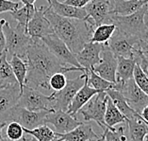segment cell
Listing matches in <instances>:
<instances>
[{
  "instance_id": "5",
  "label": "cell",
  "mask_w": 148,
  "mask_h": 141,
  "mask_svg": "<svg viewBox=\"0 0 148 141\" xmlns=\"http://www.w3.org/2000/svg\"><path fill=\"white\" fill-rule=\"evenodd\" d=\"M17 106L33 112L50 111L53 110L54 97L51 94L46 96L39 90L25 85L22 93L20 94Z\"/></svg>"
},
{
  "instance_id": "42",
  "label": "cell",
  "mask_w": 148,
  "mask_h": 141,
  "mask_svg": "<svg viewBox=\"0 0 148 141\" xmlns=\"http://www.w3.org/2000/svg\"><path fill=\"white\" fill-rule=\"evenodd\" d=\"M21 3H23L24 5H34L36 0H19Z\"/></svg>"
},
{
  "instance_id": "41",
  "label": "cell",
  "mask_w": 148,
  "mask_h": 141,
  "mask_svg": "<svg viewBox=\"0 0 148 141\" xmlns=\"http://www.w3.org/2000/svg\"><path fill=\"white\" fill-rule=\"evenodd\" d=\"M140 115V118H142V119L144 122H145V123H148V105H146L142 110Z\"/></svg>"
},
{
  "instance_id": "45",
  "label": "cell",
  "mask_w": 148,
  "mask_h": 141,
  "mask_svg": "<svg viewBox=\"0 0 148 141\" xmlns=\"http://www.w3.org/2000/svg\"><path fill=\"white\" fill-rule=\"evenodd\" d=\"M0 141H10L7 137H5V136H3L2 135H0Z\"/></svg>"
},
{
  "instance_id": "13",
  "label": "cell",
  "mask_w": 148,
  "mask_h": 141,
  "mask_svg": "<svg viewBox=\"0 0 148 141\" xmlns=\"http://www.w3.org/2000/svg\"><path fill=\"white\" fill-rule=\"evenodd\" d=\"M101 62L92 68V70L101 78L109 81L112 84H116V70H117V58L111 52L108 44L103 45L101 51Z\"/></svg>"
},
{
  "instance_id": "33",
  "label": "cell",
  "mask_w": 148,
  "mask_h": 141,
  "mask_svg": "<svg viewBox=\"0 0 148 141\" xmlns=\"http://www.w3.org/2000/svg\"><path fill=\"white\" fill-rule=\"evenodd\" d=\"M25 136L24 128L17 122H10L7 124L6 137L10 141H20Z\"/></svg>"
},
{
  "instance_id": "27",
  "label": "cell",
  "mask_w": 148,
  "mask_h": 141,
  "mask_svg": "<svg viewBox=\"0 0 148 141\" xmlns=\"http://www.w3.org/2000/svg\"><path fill=\"white\" fill-rule=\"evenodd\" d=\"M109 97V96H108ZM126 118L123 115L119 109L114 105L110 97H108L106 113H105V122L109 128H114L118 124L126 123Z\"/></svg>"
},
{
  "instance_id": "48",
  "label": "cell",
  "mask_w": 148,
  "mask_h": 141,
  "mask_svg": "<svg viewBox=\"0 0 148 141\" xmlns=\"http://www.w3.org/2000/svg\"><path fill=\"white\" fill-rule=\"evenodd\" d=\"M146 8H147V13H148V2L146 3Z\"/></svg>"
},
{
  "instance_id": "43",
  "label": "cell",
  "mask_w": 148,
  "mask_h": 141,
  "mask_svg": "<svg viewBox=\"0 0 148 141\" xmlns=\"http://www.w3.org/2000/svg\"><path fill=\"white\" fill-rule=\"evenodd\" d=\"M26 135H27V133H26ZM20 141H37V140H36V139H34L33 137H31L30 135H27V136L25 135V136H24L23 138L21 139Z\"/></svg>"
},
{
  "instance_id": "49",
  "label": "cell",
  "mask_w": 148,
  "mask_h": 141,
  "mask_svg": "<svg viewBox=\"0 0 148 141\" xmlns=\"http://www.w3.org/2000/svg\"><path fill=\"white\" fill-rule=\"evenodd\" d=\"M56 141H67V140H60V139H57Z\"/></svg>"
},
{
  "instance_id": "38",
  "label": "cell",
  "mask_w": 148,
  "mask_h": 141,
  "mask_svg": "<svg viewBox=\"0 0 148 141\" xmlns=\"http://www.w3.org/2000/svg\"><path fill=\"white\" fill-rule=\"evenodd\" d=\"M137 48L140 50V52L143 53V55L148 60V35L145 38L140 40L138 45H137Z\"/></svg>"
},
{
  "instance_id": "6",
  "label": "cell",
  "mask_w": 148,
  "mask_h": 141,
  "mask_svg": "<svg viewBox=\"0 0 148 141\" xmlns=\"http://www.w3.org/2000/svg\"><path fill=\"white\" fill-rule=\"evenodd\" d=\"M87 16L84 21L93 30L102 24H110L112 13L111 0H92L84 7Z\"/></svg>"
},
{
  "instance_id": "50",
  "label": "cell",
  "mask_w": 148,
  "mask_h": 141,
  "mask_svg": "<svg viewBox=\"0 0 148 141\" xmlns=\"http://www.w3.org/2000/svg\"><path fill=\"white\" fill-rule=\"evenodd\" d=\"M146 124H147V126H148V123H146Z\"/></svg>"
},
{
  "instance_id": "7",
  "label": "cell",
  "mask_w": 148,
  "mask_h": 141,
  "mask_svg": "<svg viewBox=\"0 0 148 141\" xmlns=\"http://www.w3.org/2000/svg\"><path fill=\"white\" fill-rule=\"evenodd\" d=\"M108 95L106 92H100L93 96L89 102L83 106L79 113L82 115L84 121H95L100 128L103 130L109 128L105 122Z\"/></svg>"
},
{
  "instance_id": "14",
  "label": "cell",
  "mask_w": 148,
  "mask_h": 141,
  "mask_svg": "<svg viewBox=\"0 0 148 141\" xmlns=\"http://www.w3.org/2000/svg\"><path fill=\"white\" fill-rule=\"evenodd\" d=\"M49 123L54 126L57 133L63 135L73 131L83 122L79 121L77 118L72 117L67 112L51 110L46 115V124Z\"/></svg>"
},
{
  "instance_id": "30",
  "label": "cell",
  "mask_w": 148,
  "mask_h": 141,
  "mask_svg": "<svg viewBox=\"0 0 148 141\" xmlns=\"http://www.w3.org/2000/svg\"><path fill=\"white\" fill-rule=\"evenodd\" d=\"M85 72L87 74V84L90 87L95 89L99 92H106L107 90L112 89L114 87L115 84H112V82L101 78L92 69L86 70Z\"/></svg>"
},
{
  "instance_id": "4",
  "label": "cell",
  "mask_w": 148,
  "mask_h": 141,
  "mask_svg": "<svg viewBox=\"0 0 148 141\" xmlns=\"http://www.w3.org/2000/svg\"><path fill=\"white\" fill-rule=\"evenodd\" d=\"M2 30L5 35L6 50L8 54L10 56H18L25 61L27 48L33 40L27 34V30L18 24L15 28H12L9 22L5 21L2 25Z\"/></svg>"
},
{
  "instance_id": "2",
  "label": "cell",
  "mask_w": 148,
  "mask_h": 141,
  "mask_svg": "<svg viewBox=\"0 0 148 141\" xmlns=\"http://www.w3.org/2000/svg\"><path fill=\"white\" fill-rule=\"evenodd\" d=\"M45 15L51 24L54 34L65 44L73 54H77L91 38L92 32L82 30L75 19L61 17L53 12L50 7L45 10Z\"/></svg>"
},
{
  "instance_id": "26",
  "label": "cell",
  "mask_w": 148,
  "mask_h": 141,
  "mask_svg": "<svg viewBox=\"0 0 148 141\" xmlns=\"http://www.w3.org/2000/svg\"><path fill=\"white\" fill-rule=\"evenodd\" d=\"M115 30H116V26L114 24H102L92 30L89 42L102 45L108 44V42L110 41Z\"/></svg>"
},
{
  "instance_id": "20",
  "label": "cell",
  "mask_w": 148,
  "mask_h": 141,
  "mask_svg": "<svg viewBox=\"0 0 148 141\" xmlns=\"http://www.w3.org/2000/svg\"><path fill=\"white\" fill-rule=\"evenodd\" d=\"M57 135L59 137L58 139L67 141H91L100 138V136L97 135L92 130V126L86 123H82L67 133H63V135L57 133Z\"/></svg>"
},
{
  "instance_id": "31",
  "label": "cell",
  "mask_w": 148,
  "mask_h": 141,
  "mask_svg": "<svg viewBox=\"0 0 148 141\" xmlns=\"http://www.w3.org/2000/svg\"><path fill=\"white\" fill-rule=\"evenodd\" d=\"M36 7L34 5H24L18 10L12 12L10 14L14 20L18 22V25L24 27L25 28H27V24L30 21V19L33 17L34 13L36 12Z\"/></svg>"
},
{
  "instance_id": "8",
  "label": "cell",
  "mask_w": 148,
  "mask_h": 141,
  "mask_svg": "<svg viewBox=\"0 0 148 141\" xmlns=\"http://www.w3.org/2000/svg\"><path fill=\"white\" fill-rule=\"evenodd\" d=\"M48 112L49 111L33 112L16 105L10 112L7 118V124L14 121L19 123L24 129L32 130L39 126L46 125V115Z\"/></svg>"
},
{
  "instance_id": "36",
  "label": "cell",
  "mask_w": 148,
  "mask_h": 141,
  "mask_svg": "<svg viewBox=\"0 0 148 141\" xmlns=\"http://www.w3.org/2000/svg\"><path fill=\"white\" fill-rule=\"evenodd\" d=\"M133 57H134V59H135L136 64L142 69V71L148 78V60L143 55V53L140 52V50L138 48H135Z\"/></svg>"
},
{
  "instance_id": "25",
  "label": "cell",
  "mask_w": 148,
  "mask_h": 141,
  "mask_svg": "<svg viewBox=\"0 0 148 141\" xmlns=\"http://www.w3.org/2000/svg\"><path fill=\"white\" fill-rule=\"evenodd\" d=\"M126 123L128 125L131 141H144L148 133V126L142 119L140 115L138 117L127 119Z\"/></svg>"
},
{
  "instance_id": "17",
  "label": "cell",
  "mask_w": 148,
  "mask_h": 141,
  "mask_svg": "<svg viewBox=\"0 0 148 141\" xmlns=\"http://www.w3.org/2000/svg\"><path fill=\"white\" fill-rule=\"evenodd\" d=\"M103 45L95 44V43L88 42L86 43L83 48L77 54H75L78 64L86 70L92 69L96 64L101 62V51Z\"/></svg>"
},
{
  "instance_id": "35",
  "label": "cell",
  "mask_w": 148,
  "mask_h": 141,
  "mask_svg": "<svg viewBox=\"0 0 148 141\" xmlns=\"http://www.w3.org/2000/svg\"><path fill=\"white\" fill-rule=\"evenodd\" d=\"M133 79H134L137 86H138L144 94H146L148 96V78L137 64L135 66L134 73H133Z\"/></svg>"
},
{
  "instance_id": "9",
  "label": "cell",
  "mask_w": 148,
  "mask_h": 141,
  "mask_svg": "<svg viewBox=\"0 0 148 141\" xmlns=\"http://www.w3.org/2000/svg\"><path fill=\"white\" fill-rule=\"evenodd\" d=\"M86 79H87V74L85 72V73L77 76V78L68 79L66 85L60 91L53 92L51 94L54 97L53 109L57 111L66 112L75 94L84 85Z\"/></svg>"
},
{
  "instance_id": "29",
  "label": "cell",
  "mask_w": 148,
  "mask_h": 141,
  "mask_svg": "<svg viewBox=\"0 0 148 141\" xmlns=\"http://www.w3.org/2000/svg\"><path fill=\"white\" fill-rule=\"evenodd\" d=\"M25 133L33 137L37 141H56L59 137L57 133L54 132L47 125H42L32 130L24 129Z\"/></svg>"
},
{
  "instance_id": "46",
  "label": "cell",
  "mask_w": 148,
  "mask_h": 141,
  "mask_svg": "<svg viewBox=\"0 0 148 141\" xmlns=\"http://www.w3.org/2000/svg\"><path fill=\"white\" fill-rule=\"evenodd\" d=\"M91 141H104V138H103L102 136H100L99 139H97V140H91Z\"/></svg>"
},
{
  "instance_id": "40",
  "label": "cell",
  "mask_w": 148,
  "mask_h": 141,
  "mask_svg": "<svg viewBox=\"0 0 148 141\" xmlns=\"http://www.w3.org/2000/svg\"><path fill=\"white\" fill-rule=\"evenodd\" d=\"M6 20L1 19L0 20V55L2 54V52L6 49V39H5V35L4 32L2 30V25L4 24Z\"/></svg>"
},
{
  "instance_id": "10",
  "label": "cell",
  "mask_w": 148,
  "mask_h": 141,
  "mask_svg": "<svg viewBox=\"0 0 148 141\" xmlns=\"http://www.w3.org/2000/svg\"><path fill=\"white\" fill-rule=\"evenodd\" d=\"M113 88L123 94L128 105L139 115L148 105V96L137 86L133 78L125 82H116Z\"/></svg>"
},
{
  "instance_id": "37",
  "label": "cell",
  "mask_w": 148,
  "mask_h": 141,
  "mask_svg": "<svg viewBox=\"0 0 148 141\" xmlns=\"http://www.w3.org/2000/svg\"><path fill=\"white\" fill-rule=\"evenodd\" d=\"M19 8V2H15L13 0H0V13L7 12H12Z\"/></svg>"
},
{
  "instance_id": "3",
  "label": "cell",
  "mask_w": 148,
  "mask_h": 141,
  "mask_svg": "<svg viewBox=\"0 0 148 141\" xmlns=\"http://www.w3.org/2000/svg\"><path fill=\"white\" fill-rule=\"evenodd\" d=\"M146 13L147 8L145 4L138 12L130 15L121 16L112 14L110 23L114 24L118 30L142 40L148 35V23L145 22Z\"/></svg>"
},
{
  "instance_id": "24",
  "label": "cell",
  "mask_w": 148,
  "mask_h": 141,
  "mask_svg": "<svg viewBox=\"0 0 148 141\" xmlns=\"http://www.w3.org/2000/svg\"><path fill=\"white\" fill-rule=\"evenodd\" d=\"M106 93H107V95L109 96L110 99L112 100L114 105L116 106L119 109V111L126 118V119H130L139 115L138 113H136V112L128 105V103L125 100V97L123 96V94L120 91L112 88V89L107 90Z\"/></svg>"
},
{
  "instance_id": "44",
  "label": "cell",
  "mask_w": 148,
  "mask_h": 141,
  "mask_svg": "<svg viewBox=\"0 0 148 141\" xmlns=\"http://www.w3.org/2000/svg\"><path fill=\"white\" fill-rule=\"evenodd\" d=\"M7 126V123L6 122H0V135H2V132L3 130H4V128Z\"/></svg>"
},
{
  "instance_id": "28",
  "label": "cell",
  "mask_w": 148,
  "mask_h": 141,
  "mask_svg": "<svg viewBox=\"0 0 148 141\" xmlns=\"http://www.w3.org/2000/svg\"><path fill=\"white\" fill-rule=\"evenodd\" d=\"M10 64L12 68L13 74L15 76L18 84L20 86V94H21L24 89L25 82H26V79H27V63L23 59H21L20 57L13 55L12 56V60H10Z\"/></svg>"
},
{
  "instance_id": "18",
  "label": "cell",
  "mask_w": 148,
  "mask_h": 141,
  "mask_svg": "<svg viewBox=\"0 0 148 141\" xmlns=\"http://www.w3.org/2000/svg\"><path fill=\"white\" fill-rule=\"evenodd\" d=\"M98 93L100 92L92 87H90L89 84H87V79H86L84 85H83L77 91V93L75 94V96L74 97V99L72 100L70 105L68 107V110L66 112L69 115H71L72 117L77 118V114L79 112V110H80L93 96H95L96 94H98Z\"/></svg>"
},
{
  "instance_id": "39",
  "label": "cell",
  "mask_w": 148,
  "mask_h": 141,
  "mask_svg": "<svg viewBox=\"0 0 148 141\" xmlns=\"http://www.w3.org/2000/svg\"><path fill=\"white\" fill-rule=\"evenodd\" d=\"M92 0H64L63 3H65L67 5L75 7V8L79 9H84V7L89 4Z\"/></svg>"
},
{
  "instance_id": "22",
  "label": "cell",
  "mask_w": 148,
  "mask_h": 141,
  "mask_svg": "<svg viewBox=\"0 0 148 141\" xmlns=\"http://www.w3.org/2000/svg\"><path fill=\"white\" fill-rule=\"evenodd\" d=\"M136 66L134 57L124 58L117 57L116 82H125L133 78V73Z\"/></svg>"
},
{
  "instance_id": "19",
  "label": "cell",
  "mask_w": 148,
  "mask_h": 141,
  "mask_svg": "<svg viewBox=\"0 0 148 141\" xmlns=\"http://www.w3.org/2000/svg\"><path fill=\"white\" fill-rule=\"evenodd\" d=\"M47 2L49 3V7L52 9L53 12L61 17L75 20H84L87 16L84 9L75 8L63 2H60L59 0H47Z\"/></svg>"
},
{
  "instance_id": "11",
  "label": "cell",
  "mask_w": 148,
  "mask_h": 141,
  "mask_svg": "<svg viewBox=\"0 0 148 141\" xmlns=\"http://www.w3.org/2000/svg\"><path fill=\"white\" fill-rule=\"evenodd\" d=\"M41 40L45 43V45L47 46L53 55L58 58L61 63H63L66 66L77 67L78 69H80L83 73H85V69L78 64L75 55L72 53L69 48L57 35L53 33L48 36H45Z\"/></svg>"
},
{
  "instance_id": "34",
  "label": "cell",
  "mask_w": 148,
  "mask_h": 141,
  "mask_svg": "<svg viewBox=\"0 0 148 141\" xmlns=\"http://www.w3.org/2000/svg\"><path fill=\"white\" fill-rule=\"evenodd\" d=\"M67 78L65 73H56L51 76V78L49 79L48 84H49V88L54 90V92H58L60 91L61 89L64 88V86L67 84Z\"/></svg>"
},
{
  "instance_id": "32",
  "label": "cell",
  "mask_w": 148,
  "mask_h": 141,
  "mask_svg": "<svg viewBox=\"0 0 148 141\" xmlns=\"http://www.w3.org/2000/svg\"><path fill=\"white\" fill-rule=\"evenodd\" d=\"M101 136L104 138V141H127L124 126L105 129L103 130V135Z\"/></svg>"
},
{
  "instance_id": "47",
  "label": "cell",
  "mask_w": 148,
  "mask_h": 141,
  "mask_svg": "<svg viewBox=\"0 0 148 141\" xmlns=\"http://www.w3.org/2000/svg\"><path fill=\"white\" fill-rule=\"evenodd\" d=\"M144 141H148V133H147V135L145 136V139H144Z\"/></svg>"
},
{
  "instance_id": "16",
  "label": "cell",
  "mask_w": 148,
  "mask_h": 141,
  "mask_svg": "<svg viewBox=\"0 0 148 141\" xmlns=\"http://www.w3.org/2000/svg\"><path fill=\"white\" fill-rule=\"evenodd\" d=\"M20 97V86L18 84L7 87H0V122H6L13 107Z\"/></svg>"
},
{
  "instance_id": "21",
  "label": "cell",
  "mask_w": 148,
  "mask_h": 141,
  "mask_svg": "<svg viewBox=\"0 0 148 141\" xmlns=\"http://www.w3.org/2000/svg\"><path fill=\"white\" fill-rule=\"evenodd\" d=\"M148 2V0H111L114 15L127 16L138 12Z\"/></svg>"
},
{
  "instance_id": "23",
  "label": "cell",
  "mask_w": 148,
  "mask_h": 141,
  "mask_svg": "<svg viewBox=\"0 0 148 141\" xmlns=\"http://www.w3.org/2000/svg\"><path fill=\"white\" fill-rule=\"evenodd\" d=\"M16 84L18 82L8 61V52L5 49L0 55V87H7Z\"/></svg>"
},
{
  "instance_id": "12",
  "label": "cell",
  "mask_w": 148,
  "mask_h": 141,
  "mask_svg": "<svg viewBox=\"0 0 148 141\" xmlns=\"http://www.w3.org/2000/svg\"><path fill=\"white\" fill-rule=\"evenodd\" d=\"M139 41V38L127 35L116 28L110 41L108 42V46L116 58H131L133 57L134 50L137 48Z\"/></svg>"
},
{
  "instance_id": "15",
  "label": "cell",
  "mask_w": 148,
  "mask_h": 141,
  "mask_svg": "<svg viewBox=\"0 0 148 141\" xmlns=\"http://www.w3.org/2000/svg\"><path fill=\"white\" fill-rule=\"evenodd\" d=\"M45 7L42 6L36 9L33 17L27 24V34L32 39H42L45 36L53 34V28L45 15Z\"/></svg>"
},
{
  "instance_id": "1",
  "label": "cell",
  "mask_w": 148,
  "mask_h": 141,
  "mask_svg": "<svg viewBox=\"0 0 148 141\" xmlns=\"http://www.w3.org/2000/svg\"><path fill=\"white\" fill-rule=\"evenodd\" d=\"M25 62L27 66L25 85L39 91L40 89H50L48 82L54 74L59 72L66 73L70 71H81L77 67L61 63L53 55L41 39L32 40L29 48H27Z\"/></svg>"
}]
</instances>
